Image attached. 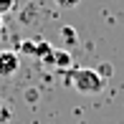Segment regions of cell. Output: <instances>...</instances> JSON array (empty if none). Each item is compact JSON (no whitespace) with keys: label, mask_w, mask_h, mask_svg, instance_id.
<instances>
[{"label":"cell","mask_w":124,"mask_h":124,"mask_svg":"<svg viewBox=\"0 0 124 124\" xmlns=\"http://www.w3.org/2000/svg\"><path fill=\"white\" fill-rule=\"evenodd\" d=\"M71 84L81 94H99V91H104L106 78L96 69H74L71 71Z\"/></svg>","instance_id":"1"},{"label":"cell","mask_w":124,"mask_h":124,"mask_svg":"<svg viewBox=\"0 0 124 124\" xmlns=\"http://www.w3.org/2000/svg\"><path fill=\"white\" fill-rule=\"evenodd\" d=\"M20 66V58L18 53L13 51H0V76H13Z\"/></svg>","instance_id":"2"},{"label":"cell","mask_w":124,"mask_h":124,"mask_svg":"<svg viewBox=\"0 0 124 124\" xmlns=\"http://www.w3.org/2000/svg\"><path fill=\"white\" fill-rule=\"evenodd\" d=\"M48 63H56V66H69V63H71V56H69V53H56V56H48Z\"/></svg>","instance_id":"3"},{"label":"cell","mask_w":124,"mask_h":124,"mask_svg":"<svg viewBox=\"0 0 124 124\" xmlns=\"http://www.w3.org/2000/svg\"><path fill=\"white\" fill-rule=\"evenodd\" d=\"M53 3L58 5V8H76L81 0H53Z\"/></svg>","instance_id":"4"},{"label":"cell","mask_w":124,"mask_h":124,"mask_svg":"<svg viewBox=\"0 0 124 124\" xmlns=\"http://www.w3.org/2000/svg\"><path fill=\"white\" fill-rule=\"evenodd\" d=\"M13 10V0H0V15Z\"/></svg>","instance_id":"5"},{"label":"cell","mask_w":124,"mask_h":124,"mask_svg":"<svg viewBox=\"0 0 124 124\" xmlns=\"http://www.w3.org/2000/svg\"><path fill=\"white\" fill-rule=\"evenodd\" d=\"M0 25H3V20H0Z\"/></svg>","instance_id":"6"}]
</instances>
